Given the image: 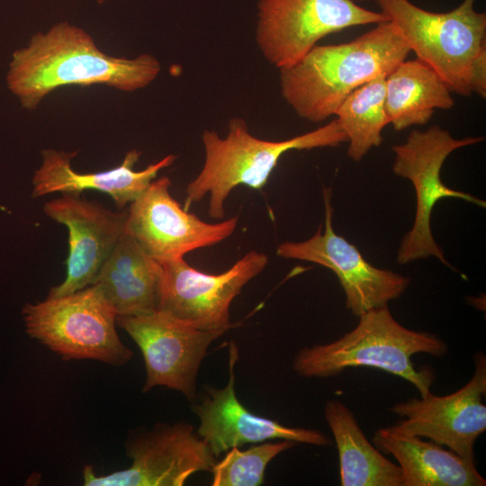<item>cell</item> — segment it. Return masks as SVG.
<instances>
[{"instance_id": "1", "label": "cell", "mask_w": 486, "mask_h": 486, "mask_svg": "<svg viewBox=\"0 0 486 486\" xmlns=\"http://www.w3.org/2000/svg\"><path fill=\"white\" fill-rule=\"evenodd\" d=\"M159 61L150 54L135 58L107 55L85 30L68 22L32 36L13 54L7 73L9 90L22 105L34 109L51 91L64 86L106 85L133 92L158 76Z\"/></svg>"}, {"instance_id": "2", "label": "cell", "mask_w": 486, "mask_h": 486, "mask_svg": "<svg viewBox=\"0 0 486 486\" xmlns=\"http://www.w3.org/2000/svg\"><path fill=\"white\" fill-rule=\"evenodd\" d=\"M410 51L392 22H379L349 42L316 45L297 63L279 69L282 96L299 117L323 122L355 89L388 76Z\"/></svg>"}, {"instance_id": "3", "label": "cell", "mask_w": 486, "mask_h": 486, "mask_svg": "<svg viewBox=\"0 0 486 486\" xmlns=\"http://www.w3.org/2000/svg\"><path fill=\"white\" fill-rule=\"evenodd\" d=\"M356 328L338 339L303 347L292 363L294 372L306 378L338 375L349 367L383 370L410 382L426 397L435 380L431 367L417 368L416 354L442 356L446 344L434 334L409 329L392 315L388 305L368 310Z\"/></svg>"}, {"instance_id": "4", "label": "cell", "mask_w": 486, "mask_h": 486, "mask_svg": "<svg viewBox=\"0 0 486 486\" xmlns=\"http://www.w3.org/2000/svg\"><path fill=\"white\" fill-rule=\"evenodd\" d=\"M204 162L198 176L185 189L184 208L209 194V215L224 218V203L238 185L261 190L267 183L280 158L290 150L337 147L347 141L338 121L296 137L272 141L256 138L244 119L231 118L228 132L220 138L215 130H205L202 135Z\"/></svg>"}, {"instance_id": "5", "label": "cell", "mask_w": 486, "mask_h": 486, "mask_svg": "<svg viewBox=\"0 0 486 486\" xmlns=\"http://www.w3.org/2000/svg\"><path fill=\"white\" fill-rule=\"evenodd\" d=\"M417 58L433 68L451 92L472 93L475 64L486 57V14L464 0L446 13L424 10L410 0H374Z\"/></svg>"}, {"instance_id": "6", "label": "cell", "mask_w": 486, "mask_h": 486, "mask_svg": "<svg viewBox=\"0 0 486 486\" xmlns=\"http://www.w3.org/2000/svg\"><path fill=\"white\" fill-rule=\"evenodd\" d=\"M22 314L26 333L64 361L90 359L121 366L133 356L117 333L116 312L93 284L27 303Z\"/></svg>"}, {"instance_id": "7", "label": "cell", "mask_w": 486, "mask_h": 486, "mask_svg": "<svg viewBox=\"0 0 486 486\" xmlns=\"http://www.w3.org/2000/svg\"><path fill=\"white\" fill-rule=\"evenodd\" d=\"M482 140V137L454 139L448 130L434 125L424 131L414 130L404 143L392 146L395 155L392 170L395 175L409 179L416 194L414 223L400 242L399 264L434 256L453 268L432 235L430 221L434 206L443 198H457L482 208L486 207V202L448 187L441 180V168L453 151Z\"/></svg>"}, {"instance_id": "8", "label": "cell", "mask_w": 486, "mask_h": 486, "mask_svg": "<svg viewBox=\"0 0 486 486\" xmlns=\"http://www.w3.org/2000/svg\"><path fill=\"white\" fill-rule=\"evenodd\" d=\"M389 21L352 0H259L256 42L281 69L301 60L322 38L342 30Z\"/></svg>"}, {"instance_id": "9", "label": "cell", "mask_w": 486, "mask_h": 486, "mask_svg": "<svg viewBox=\"0 0 486 486\" xmlns=\"http://www.w3.org/2000/svg\"><path fill=\"white\" fill-rule=\"evenodd\" d=\"M123 470L97 475L92 465L83 469L86 486H182L198 472H211L217 462L207 443L187 421L157 423L128 433Z\"/></svg>"}, {"instance_id": "10", "label": "cell", "mask_w": 486, "mask_h": 486, "mask_svg": "<svg viewBox=\"0 0 486 486\" xmlns=\"http://www.w3.org/2000/svg\"><path fill=\"white\" fill-rule=\"evenodd\" d=\"M267 263L268 256L255 250L218 274L197 270L184 257L162 262L158 310L201 330L223 334L232 327L231 302Z\"/></svg>"}, {"instance_id": "11", "label": "cell", "mask_w": 486, "mask_h": 486, "mask_svg": "<svg viewBox=\"0 0 486 486\" xmlns=\"http://www.w3.org/2000/svg\"><path fill=\"white\" fill-rule=\"evenodd\" d=\"M324 227L307 240L286 241L278 245L276 254L330 269L338 278L346 297V307L356 317L373 309L387 306L403 294L410 278L367 262L358 248L338 235L332 225L331 189H323Z\"/></svg>"}, {"instance_id": "12", "label": "cell", "mask_w": 486, "mask_h": 486, "mask_svg": "<svg viewBox=\"0 0 486 486\" xmlns=\"http://www.w3.org/2000/svg\"><path fill=\"white\" fill-rule=\"evenodd\" d=\"M116 324L138 345L146 379L142 392L165 386L195 400L196 379L210 345L220 337L184 323L161 310L138 316H117Z\"/></svg>"}, {"instance_id": "13", "label": "cell", "mask_w": 486, "mask_h": 486, "mask_svg": "<svg viewBox=\"0 0 486 486\" xmlns=\"http://www.w3.org/2000/svg\"><path fill=\"white\" fill-rule=\"evenodd\" d=\"M167 176L153 180L130 205L129 232L159 263L183 258L198 248L213 246L231 236L238 216L209 223L188 212L170 194Z\"/></svg>"}, {"instance_id": "14", "label": "cell", "mask_w": 486, "mask_h": 486, "mask_svg": "<svg viewBox=\"0 0 486 486\" xmlns=\"http://www.w3.org/2000/svg\"><path fill=\"white\" fill-rule=\"evenodd\" d=\"M472 378L456 392L395 403L392 410L401 418L395 425L406 434L428 438L474 462V445L486 430V358L474 356Z\"/></svg>"}, {"instance_id": "15", "label": "cell", "mask_w": 486, "mask_h": 486, "mask_svg": "<svg viewBox=\"0 0 486 486\" xmlns=\"http://www.w3.org/2000/svg\"><path fill=\"white\" fill-rule=\"evenodd\" d=\"M229 380L222 388L205 386L201 397L193 402L199 420L197 434L218 458L232 447L282 439L318 446H328L330 440L320 430L288 427L247 409L235 391L238 347L234 342L229 349Z\"/></svg>"}, {"instance_id": "16", "label": "cell", "mask_w": 486, "mask_h": 486, "mask_svg": "<svg viewBox=\"0 0 486 486\" xmlns=\"http://www.w3.org/2000/svg\"><path fill=\"white\" fill-rule=\"evenodd\" d=\"M47 216L68 231L65 280L48 297L72 293L91 285L126 229L128 211L112 212L81 194H62L43 206Z\"/></svg>"}, {"instance_id": "17", "label": "cell", "mask_w": 486, "mask_h": 486, "mask_svg": "<svg viewBox=\"0 0 486 486\" xmlns=\"http://www.w3.org/2000/svg\"><path fill=\"white\" fill-rule=\"evenodd\" d=\"M76 151L67 153L52 148L42 150V164L32 176L33 198L52 193L81 194L85 190H97L109 194L119 209H123L138 199L155 180L158 172L170 166L176 157L167 155L145 169L137 171L134 166L141 152L128 151L122 164L114 168L95 172L78 173L71 166Z\"/></svg>"}, {"instance_id": "18", "label": "cell", "mask_w": 486, "mask_h": 486, "mask_svg": "<svg viewBox=\"0 0 486 486\" xmlns=\"http://www.w3.org/2000/svg\"><path fill=\"white\" fill-rule=\"evenodd\" d=\"M162 275L161 263L125 230L92 284L117 316H138L158 310Z\"/></svg>"}, {"instance_id": "19", "label": "cell", "mask_w": 486, "mask_h": 486, "mask_svg": "<svg viewBox=\"0 0 486 486\" xmlns=\"http://www.w3.org/2000/svg\"><path fill=\"white\" fill-rule=\"evenodd\" d=\"M373 442L382 453L397 460L402 472V486L486 485L475 462L432 440L400 431L394 426L376 430Z\"/></svg>"}, {"instance_id": "20", "label": "cell", "mask_w": 486, "mask_h": 486, "mask_svg": "<svg viewBox=\"0 0 486 486\" xmlns=\"http://www.w3.org/2000/svg\"><path fill=\"white\" fill-rule=\"evenodd\" d=\"M324 418L338 452L340 485L402 486L400 466L366 439L353 411L342 401L328 400Z\"/></svg>"}, {"instance_id": "21", "label": "cell", "mask_w": 486, "mask_h": 486, "mask_svg": "<svg viewBox=\"0 0 486 486\" xmlns=\"http://www.w3.org/2000/svg\"><path fill=\"white\" fill-rule=\"evenodd\" d=\"M454 105L444 80L418 58L401 61L386 76L385 108L396 130L427 124L436 109Z\"/></svg>"}, {"instance_id": "22", "label": "cell", "mask_w": 486, "mask_h": 486, "mask_svg": "<svg viewBox=\"0 0 486 486\" xmlns=\"http://www.w3.org/2000/svg\"><path fill=\"white\" fill-rule=\"evenodd\" d=\"M386 76L380 75L355 89L335 112L349 142L347 156L356 162L382 144V130L390 123L385 108Z\"/></svg>"}, {"instance_id": "23", "label": "cell", "mask_w": 486, "mask_h": 486, "mask_svg": "<svg viewBox=\"0 0 486 486\" xmlns=\"http://www.w3.org/2000/svg\"><path fill=\"white\" fill-rule=\"evenodd\" d=\"M296 445L291 440L262 442L246 450H228L212 469L213 486H259L265 481L267 464L282 452Z\"/></svg>"}, {"instance_id": "24", "label": "cell", "mask_w": 486, "mask_h": 486, "mask_svg": "<svg viewBox=\"0 0 486 486\" xmlns=\"http://www.w3.org/2000/svg\"><path fill=\"white\" fill-rule=\"evenodd\" d=\"M104 2V0H97L98 4H103Z\"/></svg>"}]
</instances>
